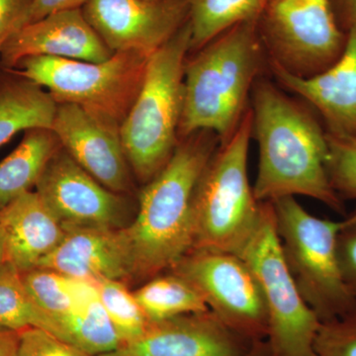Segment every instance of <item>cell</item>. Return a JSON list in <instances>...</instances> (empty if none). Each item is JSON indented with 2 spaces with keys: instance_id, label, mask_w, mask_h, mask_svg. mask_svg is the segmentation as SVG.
Instances as JSON below:
<instances>
[{
  "instance_id": "obj_1",
  "label": "cell",
  "mask_w": 356,
  "mask_h": 356,
  "mask_svg": "<svg viewBox=\"0 0 356 356\" xmlns=\"http://www.w3.org/2000/svg\"><path fill=\"white\" fill-rule=\"evenodd\" d=\"M252 138L259 145L254 193L259 202L306 196L346 213L327 172V131L310 105H302L261 76L250 96Z\"/></svg>"
},
{
  "instance_id": "obj_2",
  "label": "cell",
  "mask_w": 356,
  "mask_h": 356,
  "mask_svg": "<svg viewBox=\"0 0 356 356\" xmlns=\"http://www.w3.org/2000/svg\"><path fill=\"white\" fill-rule=\"evenodd\" d=\"M220 146L208 131L180 139L163 170L145 185L132 222L124 229L135 280L147 281L170 270L194 245L196 187Z\"/></svg>"
},
{
  "instance_id": "obj_3",
  "label": "cell",
  "mask_w": 356,
  "mask_h": 356,
  "mask_svg": "<svg viewBox=\"0 0 356 356\" xmlns=\"http://www.w3.org/2000/svg\"><path fill=\"white\" fill-rule=\"evenodd\" d=\"M185 62L179 139L208 131L228 140L250 108V96L268 65L257 21L221 33Z\"/></svg>"
},
{
  "instance_id": "obj_4",
  "label": "cell",
  "mask_w": 356,
  "mask_h": 356,
  "mask_svg": "<svg viewBox=\"0 0 356 356\" xmlns=\"http://www.w3.org/2000/svg\"><path fill=\"white\" fill-rule=\"evenodd\" d=\"M191 50L189 20L147 62L146 74L120 127L124 152L140 184L156 177L179 144L184 67Z\"/></svg>"
},
{
  "instance_id": "obj_5",
  "label": "cell",
  "mask_w": 356,
  "mask_h": 356,
  "mask_svg": "<svg viewBox=\"0 0 356 356\" xmlns=\"http://www.w3.org/2000/svg\"><path fill=\"white\" fill-rule=\"evenodd\" d=\"M252 138V109L235 133L220 144L201 175L194 194L193 250L236 254L254 231L261 202L248 178Z\"/></svg>"
},
{
  "instance_id": "obj_6",
  "label": "cell",
  "mask_w": 356,
  "mask_h": 356,
  "mask_svg": "<svg viewBox=\"0 0 356 356\" xmlns=\"http://www.w3.org/2000/svg\"><path fill=\"white\" fill-rule=\"evenodd\" d=\"M283 257L302 297L321 323L356 304L344 284L337 257L339 232L348 221L314 216L294 196L273 201Z\"/></svg>"
},
{
  "instance_id": "obj_7",
  "label": "cell",
  "mask_w": 356,
  "mask_h": 356,
  "mask_svg": "<svg viewBox=\"0 0 356 356\" xmlns=\"http://www.w3.org/2000/svg\"><path fill=\"white\" fill-rule=\"evenodd\" d=\"M149 57L114 53L102 63L33 57L16 67L18 74L50 93L58 104L70 103L121 127L139 93Z\"/></svg>"
},
{
  "instance_id": "obj_8",
  "label": "cell",
  "mask_w": 356,
  "mask_h": 356,
  "mask_svg": "<svg viewBox=\"0 0 356 356\" xmlns=\"http://www.w3.org/2000/svg\"><path fill=\"white\" fill-rule=\"evenodd\" d=\"M236 254L250 266L261 285L271 355L316 356L321 321L302 297L283 257L273 203L261 202L259 222Z\"/></svg>"
},
{
  "instance_id": "obj_9",
  "label": "cell",
  "mask_w": 356,
  "mask_h": 356,
  "mask_svg": "<svg viewBox=\"0 0 356 356\" xmlns=\"http://www.w3.org/2000/svg\"><path fill=\"white\" fill-rule=\"evenodd\" d=\"M257 30L269 65L302 79L336 64L348 39L329 0H273L257 20Z\"/></svg>"
},
{
  "instance_id": "obj_10",
  "label": "cell",
  "mask_w": 356,
  "mask_h": 356,
  "mask_svg": "<svg viewBox=\"0 0 356 356\" xmlns=\"http://www.w3.org/2000/svg\"><path fill=\"white\" fill-rule=\"evenodd\" d=\"M202 295L227 327L248 341H266L268 315L261 285L242 257L193 250L172 267Z\"/></svg>"
},
{
  "instance_id": "obj_11",
  "label": "cell",
  "mask_w": 356,
  "mask_h": 356,
  "mask_svg": "<svg viewBox=\"0 0 356 356\" xmlns=\"http://www.w3.org/2000/svg\"><path fill=\"white\" fill-rule=\"evenodd\" d=\"M36 192L65 229L127 228L135 218L126 195L109 191L62 147L49 161Z\"/></svg>"
},
{
  "instance_id": "obj_12",
  "label": "cell",
  "mask_w": 356,
  "mask_h": 356,
  "mask_svg": "<svg viewBox=\"0 0 356 356\" xmlns=\"http://www.w3.org/2000/svg\"><path fill=\"white\" fill-rule=\"evenodd\" d=\"M84 16L113 53L151 57L188 20V0H88Z\"/></svg>"
},
{
  "instance_id": "obj_13",
  "label": "cell",
  "mask_w": 356,
  "mask_h": 356,
  "mask_svg": "<svg viewBox=\"0 0 356 356\" xmlns=\"http://www.w3.org/2000/svg\"><path fill=\"white\" fill-rule=\"evenodd\" d=\"M53 132L77 165L109 191L126 195L132 177L120 127L89 113L76 104H58Z\"/></svg>"
},
{
  "instance_id": "obj_14",
  "label": "cell",
  "mask_w": 356,
  "mask_h": 356,
  "mask_svg": "<svg viewBox=\"0 0 356 356\" xmlns=\"http://www.w3.org/2000/svg\"><path fill=\"white\" fill-rule=\"evenodd\" d=\"M257 343L236 334L209 310L151 322L142 336L122 344L115 353L122 356H247Z\"/></svg>"
},
{
  "instance_id": "obj_15",
  "label": "cell",
  "mask_w": 356,
  "mask_h": 356,
  "mask_svg": "<svg viewBox=\"0 0 356 356\" xmlns=\"http://www.w3.org/2000/svg\"><path fill=\"white\" fill-rule=\"evenodd\" d=\"M84 16L83 9L51 14L14 32L0 51L2 64L16 67L33 57L102 63L113 56Z\"/></svg>"
},
{
  "instance_id": "obj_16",
  "label": "cell",
  "mask_w": 356,
  "mask_h": 356,
  "mask_svg": "<svg viewBox=\"0 0 356 356\" xmlns=\"http://www.w3.org/2000/svg\"><path fill=\"white\" fill-rule=\"evenodd\" d=\"M346 35L343 55L317 76L302 79L274 65L269 70L280 86L317 112L327 133L356 138V27Z\"/></svg>"
},
{
  "instance_id": "obj_17",
  "label": "cell",
  "mask_w": 356,
  "mask_h": 356,
  "mask_svg": "<svg viewBox=\"0 0 356 356\" xmlns=\"http://www.w3.org/2000/svg\"><path fill=\"white\" fill-rule=\"evenodd\" d=\"M37 267L95 283L99 280H135L124 229H65L62 242Z\"/></svg>"
},
{
  "instance_id": "obj_18",
  "label": "cell",
  "mask_w": 356,
  "mask_h": 356,
  "mask_svg": "<svg viewBox=\"0 0 356 356\" xmlns=\"http://www.w3.org/2000/svg\"><path fill=\"white\" fill-rule=\"evenodd\" d=\"M6 261L20 273L36 268L58 247L65 231L36 191H28L0 210Z\"/></svg>"
},
{
  "instance_id": "obj_19",
  "label": "cell",
  "mask_w": 356,
  "mask_h": 356,
  "mask_svg": "<svg viewBox=\"0 0 356 356\" xmlns=\"http://www.w3.org/2000/svg\"><path fill=\"white\" fill-rule=\"evenodd\" d=\"M46 331L92 356L115 353L121 344L95 282L69 313L50 321Z\"/></svg>"
},
{
  "instance_id": "obj_20",
  "label": "cell",
  "mask_w": 356,
  "mask_h": 356,
  "mask_svg": "<svg viewBox=\"0 0 356 356\" xmlns=\"http://www.w3.org/2000/svg\"><path fill=\"white\" fill-rule=\"evenodd\" d=\"M60 147L51 129L24 132L17 147L0 161V210L36 187L49 161Z\"/></svg>"
},
{
  "instance_id": "obj_21",
  "label": "cell",
  "mask_w": 356,
  "mask_h": 356,
  "mask_svg": "<svg viewBox=\"0 0 356 356\" xmlns=\"http://www.w3.org/2000/svg\"><path fill=\"white\" fill-rule=\"evenodd\" d=\"M57 106L48 91L28 79L0 86V147L16 134L51 129Z\"/></svg>"
},
{
  "instance_id": "obj_22",
  "label": "cell",
  "mask_w": 356,
  "mask_h": 356,
  "mask_svg": "<svg viewBox=\"0 0 356 356\" xmlns=\"http://www.w3.org/2000/svg\"><path fill=\"white\" fill-rule=\"evenodd\" d=\"M134 295L151 322L209 311L201 293L172 271L147 280Z\"/></svg>"
},
{
  "instance_id": "obj_23",
  "label": "cell",
  "mask_w": 356,
  "mask_h": 356,
  "mask_svg": "<svg viewBox=\"0 0 356 356\" xmlns=\"http://www.w3.org/2000/svg\"><path fill=\"white\" fill-rule=\"evenodd\" d=\"M273 0H188L191 50L198 51L234 26L257 21Z\"/></svg>"
},
{
  "instance_id": "obj_24",
  "label": "cell",
  "mask_w": 356,
  "mask_h": 356,
  "mask_svg": "<svg viewBox=\"0 0 356 356\" xmlns=\"http://www.w3.org/2000/svg\"><path fill=\"white\" fill-rule=\"evenodd\" d=\"M22 277L35 303L47 315L44 331L50 321L62 317L76 305L91 282L44 267L25 271Z\"/></svg>"
},
{
  "instance_id": "obj_25",
  "label": "cell",
  "mask_w": 356,
  "mask_h": 356,
  "mask_svg": "<svg viewBox=\"0 0 356 356\" xmlns=\"http://www.w3.org/2000/svg\"><path fill=\"white\" fill-rule=\"evenodd\" d=\"M47 315L35 303L13 264L0 266V327L21 332L27 327L44 329Z\"/></svg>"
},
{
  "instance_id": "obj_26",
  "label": "cell",
  "mask_w": 356,
  "mask_h": 356,
  "mask_svg": "<svg viewBox=\"0 0 356 356\" xmlns=\"http://www.w3.org/2000/svg\"><path fill=\"white\" fill-rule=\"evenodd\" d=\"M95 285L102 306L120 339V346L138 339L147 331L151 321L126 282L99 280Z\"/></svg>"
},
{
  "instance_id": "obj_27",
  "label": "cell",
  "mask_w": 356,
  "mask_h": 356,
  "mask_svg": "<svg viewBox=\"0 0 356 356\" xmlns=\"http://www.w3.org/2000/svg\"><path fill=\"white\" fill-rule=\"evenodd\" d=\"M327 172L341 200H356V138L327 133Z\"/></svg>"
},
{
  "instance_id": "obj_28",
  "label": "cell",
  "mask_w": 356,
  "mask_h": 356,
  "mask_svg": "<svg viewBox=\"0 0 356 356\" xmlns=\"http://www.w3.org/2000/svg\"><path fill=\"white\" fill-rule=\"evenodd\" d=\"M316 356H356V304L343 315L321 323Z\"/></svg>"
},
{
  "instance_id": "obj_29",
  "label": "cell",
  "mask_w": 356,
  "mask_h": 356,
  "mask_svg": "<svg viewBox=\"0 0 356 356\" xmlns=\"http://www.w3.org/2000/svg\"><path fill=\"white\" fill-rule=\"evenodd\" d=\"M17 356H92L40 327L20 332Z\"/></svg>"
},
{
  "instance_id": "obj_30",
  "label": "cell",
  "mask_w": 356,
  "mask_h": 356,
  "mask_svg": "<svg viewBox=\"0 0 356 356\" xmlns=\"http://www.w3.org/2000/svg\"><path fill=\"white\" fill-rule=\"evenodd\" d=\"M348 218L337 236V264L344 284L356 300V208Z\"/></svg>"
},
{
  "instance_id": "obj_31",
  "label": "cell",
  "mask_w": 356,
  "mask_h": 356,
  "mask_svg": "<svg viewBox=\"0 0 356 356\" xmlns=\"http://www.w3.org/2000/svg\"><path fill=\"white\" fill-rule=\"evenodd\" d=\"M31 0H0V51L9 37L20 28Z\"/></svg>"
},
{
  "instance_id": "obj_32",
  "label": "cell",
  "mask_w": 356,
  "mask_h": 356,
  "mask_svg": "<svg viewBox=\"0 0 356 356\" xmlns=\"http://www.w3.org/2000/svg\"><path fill=\"white\" fill-rule=\"evenodd\" d=\"M88 1V0H31L21 21L20 28L43 19L51 14L81 8Z\"/></svg>"
},
{
  "instance_id": "obj_33",
  "label": "cell",
  "mask_w": 356,
  "mask_h": 356,
  "mask_svg": "<svg viewBox=\"0 0 356 356\" xmlns=\"http://www.w3.org/2000/svg\"><path fill=\"white\" fill-rule=\"evenodd\" d=\"M329 2L337 25L348 34L356 27V0H329Z\"/></svg>"
},
{
  "instance_id": "obj_34",
  "label": "cell",
  "mask_w": 356,
  "mask_h": 356,
  "mask_svg": "<svg viewBox=\"0 0 356 356\" xmlns=\"http://www.w3.org/2000/svg\"><path fill=\"white\" fill-rule=\"evenodd\" d=\"M20 332L0 327V356H17Z\"/></svg>"
},
{
  "instance_id": "obj_35",
  "label": "cell",
  "mask_w": 356,
  "mask_h": 356,
  "mask_svg": "<svg viewBox=\"0 0 356 356\" xmlns=\"http://www.w3.org/2000/svg\"><path fill=\"white\" fill-rule=\"evenodd\" d=\"M99 356H122L116 353H107V355H102ZM247 356H273L271 355L270 350H269L268 344L266 341H259L254 344L252 350L248 353Z\"/></svg>"
},
{
  "instance_id": "obj_36",
  "label": "cell",
  "mask_w": 356,
  "mask_h": 356,
  "mask_svg": "<svg viewBox=\"0 0 356 356\" xmlns=\"http://www.w3.org/2000/svg\"><path fill=\"white\" fill-rule=\"evenodd\" d=\"M6 261V236L0 226V266Z\"/></svg>"
}]
</instances>
